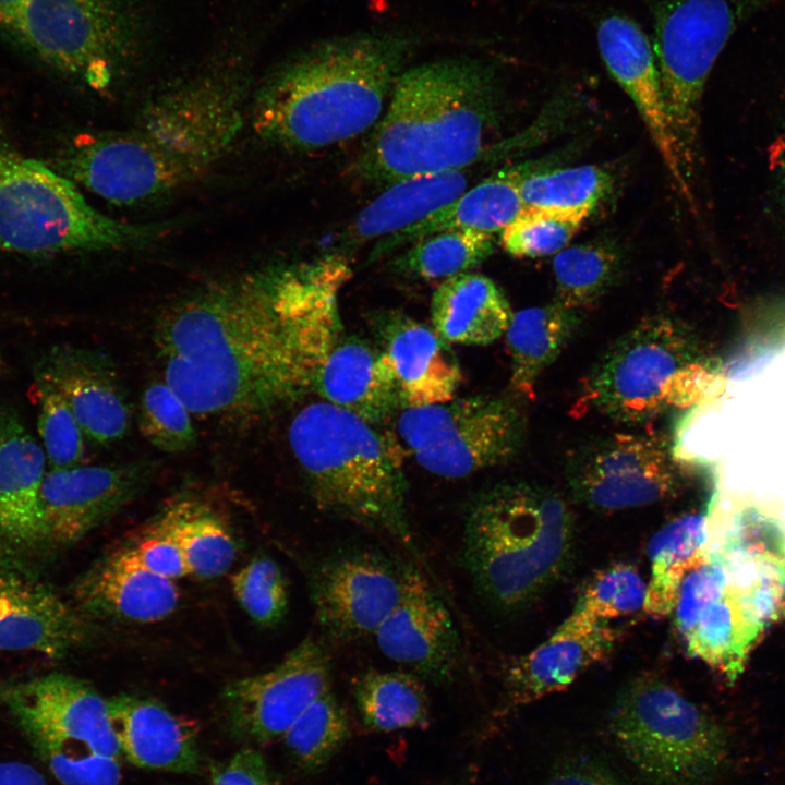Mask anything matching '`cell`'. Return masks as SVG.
<instances>
[{
    "label": "cell",
    "instance_id": "cell-11",
    "mask_svg": "<svg viewBox=\"0 0 785 785\" xmlns=\"http://www.w3.org/2000/svg\"><path fill=\"white\" fill-rule=\"evenodd\" d=\"M0 701L62 785H119L122 752L104 699L86 681L50 673L0 685Z\"/></svg>",
    "mask_w": 785,
    "mask_h": 785
},
{
    "label": "cell",
    "instance_id": "cell-28",
    "mask_svg": "<svg viewBox=\"0 0 785 785\" xmlns=\"http://www.w3.org/2000/svg\"><path fill=\"white\" fill-rule=\"evenodd\" d=\"M313 392L377 425L402 409L391 363L379 346L343 335L319 369Z\"/></svg>",
    "mask_w": 785,
    "mask_h": 785
},
{
    "label": "cell",
    "instance_id": "cell-30",
    "mask_svg": "<svg viewBox=\"0 0 785 785\" xmlns=\"http://www.w3.org/2000/svg\"><path fill=\"white\" fill-rule=\"evenodd\" d=\"M512 316L502 289L473 271L440 281L431 300V327L448 345H490L505 335Z\"/></svg>",
    "mask_w": 785,
    "mask_h": 785
},
{
    "label": "cell",
    "instance_id": "cell-16",
    "mask_svg": "<svg viewBox=\"0 0 785 785\" xmlns=\"http://www.w3.org/2000/svg\"><path fill=\"white\" fill-rule=\"evenodd\" d=\"M330 672L326 650L309 637L269 671L231 681L222 699L233 732L259 744L281 739L330 690Z\"/></svg>",
    "mask_w": 785,
    "mask_h": 785
},
{
    "label": "cell",
    "instance_id": "cell-21",
    "mask_svg": "<svg viewBox=\"0 0 785 785\" xmlns=\"http://www.w3.org/2000/svg\"><path fill=\"white\" fill-rule=\"evenodd\" d=\"M35 378L62 395L89 443L110 446L126 435L130 406L112 364L102 354L53 348L37 362Z\"/></svg>",
    "mask_w": 785,
    "mask_h": 785
},
{
    "label": "cell",
    "instance_id": "cell-26",
    "mask_svg": "<svg viewBox=\"0 0 785 785\" xmlns=\"http://www.w3.org/2000/svg\"><path fill=\"white\" fill-rule=\"evenodd\" d=\"M46 463L19 413L0 407V540L17 548L44 546L39 493Z\"/></svg>",
    "mask_w": 785,
    "mask_h": 785
},
{
    "label": "cell",
    "instance_id": "cell-17",
    "mask_svg": "<svg viewBox=\"0 0 785 785\" xmlns=\"http://www.w3.org/2000/svg\"><path fill=\"white\" fill-rule=\"evenodd\" d=\"M404 568L366 550L324 559L311 580L317 621L338 640L374 635L400 600Z\"/></svg>",
    "mask_w": 785,
    "mask_h": 785
},
{
    "label": "cell",
    "instance_id": "cell-51",
    "mask_svg": "<svg viewBox=\"0 0 785 785\" xmlns=\"http://www.w3.org/2000/svg\"><path fill=\"white\" fill-rule=\"evenodd\" d=\"M4 369H5V364H4V360H3V357H2L1 351H0V376H1L2 373L4 372Z\"/></svg>",
    "mask_w": 785,
    "mask_h": 785
},
{
    "label": "cell",
    "instance_id": "cell-5",
    "mask_svg": "<svg viewBox=\"0 0 785 785\" xmlns=\"http://www.w3.org/2000/svg\"><path fill=\"white\" fill-rule=\"evenodd\" d=\"M575 522L555 491L507 482L482 491L469 504L461 558L480 593L497 609H523L570 567Z\"/></svg>",
    "mask_w": 785,
    "mask_h": 785
},
{
    "label": "cell",
    "instance_id": "cell-15",
    "mask_svg": "<svg viewBox=\"0 0 785 785\" xmlns=\"http://www.w3.org/2000/svg\"><path fill=\"white\" fill-rule=\"evenodd\" d=\"M566 481L588 508L614 511L660 503L680 487V472L666 442L655 435L613 433L575 448Z\"/></svg>",
    "mask_w": 785,
    "mask_h": 785
},
{
    "label": "cell",
    "instance_id": "cell-22",
    "mask_svg": "<svg viewBox=\"0 0 785 785\" xmlns=\"http://www.w3.org/2000/svg\"><path fill=\"white\" fill-rule=\"evenodd\" d=\"M619 632L608 623L575 611L543 643L514 660L505 684L511 705H522L567 688L613 651Z\"/></svg>",
    "mask_w": 785,
    "mask_h": 785
},
{
    "label": "cell",
    "instance_id": "cell-20",
    "mask_svg": "<svg viewBox=\"0 0 785 785\" xmlns=\"http://www.w3.org/2000/svg\"><path fill=\"white\" fill-rule=\"evenodd\" d=\"M373 636L386 657L416 676L444 683L456 669L460 641L450 613L414 567L406 566L400 600Z\"/></svg>",
    "mask_w": 785,
    "mask_h": 785
},
{
    "label": "cell",
    "instance_id": "cell-13",
    "mask_svg": "<svg viewBox=\"0 0 785 785\" xmlns=\"http://www.w3.org/2000/svg\"><path fill=\"white\" fill-rule=\"evenodd\" d=\"M0 31L95 88L111 83L134 45L132 22L119 0H0Z\"/></svg>",
    "mask_w": 785,
    "mask_h": 785
},
{
    "label": "cell",
    "instance_id": "cell-48",
    "mask_svg": "<svg viewBox=\"0 0 785 785\" xmlns=\"http://www.w3.org/2000/svg\"><path fill=\"white\" fill-rule=\"evenodd\" d=\"M774 348L764 343H751L745 347L727 366L729 376L742 379L757 372L774 354Z\"/></svg>",
    "mask_w": 785,
    "mask_h": 785
},
{
    "label": "cell",
    "instance_id": "cell-4",
    "mask_svg": "<svg viewBox=\"0 0 785 785\" xmlns=\"http://www.w3.org/2000/svg\"><path fill=\"white\" fill-rule=\"evenodd\" d=\"M500 108L495 70L451 57L407 68L352 165L385 188L403 179L464 170L486 156Z\"/></svg>",
    "mask_w": 785,
    "mask_h": 785
},
{
    "label": "cell",
    "instance_id": "cell-8",
    "mask_svg": "<svg viewBox=\"0 0 785 785\" xmlns=\"http://www.w3.org/2000/svg\"><path fill=\"white\" fill-rule=\"evenodd\" d=\"M720 386L686 328L666 315L643 318L616 339L581 383L576 410L639 423L702 401Z\"/></svg>",
    "mask_w": 785,
    "mask_h": 785
},
{
    "label": "cell",
    "instance_id": "cell-35",
    "mask_svg": "<svg viewBox=\"0 0 785 785\" xmlns=\"http://www.w3.org/2000/svg\"><path fill=\"white\" fill-rule=\"evenodd\" d=\"M164 515L179 542L190 575L212 579L228 571L235 559L237 546L217 515L191 498L173 503Z\"/></svg>",
    "mask_w": 785,
    "mask_h": 785
},
{
    "label": "cell",
    "instance_id": "cell-40",
    "mask_svg": "<svg viewBox=\"0 0 785 785\" xmlns=\"http://www.w3.org/2000/svg\"><path fill=\"white\" fill-rule=\"evenodd\" d=\"M29 396L37 406V428L50 469L83 464L85 437L62 395L50 384L35 378Z\"/></svg>",
    "mask_w": 785,
    "mask_h": 785
},
{
    "label": "cell",
    "instance_id": "cell-33",
    "mask_svg": "<svg viewBox=\"0 0 785 785\" xmlns=\"http://www.w3.org/2000/svg\"><path fill=\"white\" fill-rule=\"evenodd\" d=\"M357 710L365 727L374 732L426 728L428 697L413 673L366 671L352 684Z\"/></svg>",
    "mask_w": 785,
    "mask_h": 785
},
{
    "label": "cell",
    "instance_id": "cell-38",
    "mask_svg": "<svg viewBox=\"0 0 785 785\" xmlns=\"http://www.w3.org/2000/svg\"><path fill=\"white\" fill-rule=\"evenodd\" d=\"M495 250L491 233L473 230L442 231L411 243L392 261L400 274L425 280H445L471 271Z\"/></svg>",
    "mask_w": 785,
    "mask_h": 785
},
{
    "label": "cell",
    "instance_id": "cell-7",
    "mask_svg": "<svg viewBox=\"0 0 785 785\" xmlns=\"http://www.w3.org/2000/svg\"><path fill=\"white\" fill-rule=\"evenodd\" d=\"M785 612V552L734 538L702 551L684 575L672 611L688 653L734 680L766 628Z\"/></svg>",
    "mask_w": 785,
    "mask_h": 785
},
{
    "label": "cell",
    "instance_id": "cell-41",
    "mask_svg": "<svg viewBox=\"0 0 785 785\" xmlns=\"http://www.w3.org/2000/svg\"><path fill=\"white\" fill-rule=\"evenodd\" d=\"M192 413L165 381L150 383L143 391L138 428L155 448L178 454L196 443Z\"/></svg>",
    "mask_w": 785,
    "mask_h": 785
},
{
    "label": "cell",
    "instance_id": "cell-49",
    "mask_svg": "<svg viewBox=\"0 0 785 785\" xmlns=\"http://www.w3.org/2000/svg\"><path fill=\"white\" fill-rule=\"evenodd\" d=\"M0 785H47L39 771L20 761L0 762Z\"/></svg>",
    "mask_w": 785,
    "mask_h": 785
},
{
    "label": "cell",
    "instance_id": "cell-46",
    "mask_svg": "<svg viewBox=\"0 0 785 785\" xmlns=\"http://www.w3.org/2000/svg\"><path fill=\"white\" fill-rule=\"evenodd\" d=\"M544 785H637L597 753L570 750L553 763Z\"/></svg>",
    "mask_w": 785,
    "mask_h": 785
},
{
    "label": "cell",
    "instance_id": "cell-39",
    "mask_svg": "<svg viewBox=\"0 0 785 785\" xmlns=\"http://www.w3.org/2000/svg\"><path fill=\"white\" fill-rule=\"evenodd\" d=\"M350 736V722L331 690L317 698L282 736L293 762L305 773L321 771Z\"/></svg>",
    "mask_w": 785,
    "mask_h": 785
},
{
    "label": "cell",
    "instance_id": "cell-42",
    "mask_svg": "<svg viewBox=\"0 0 785 785\" xmlns=\"http://www.w3.org/2000/svg\"><path fill=\"white\" fill-rule=\"evenodd\" d=\"M588 217L578 213L526 209L500 231V245L517 258L557 254L580 231Z\"/></svg>",
    "mask_w": 785,
    "mask_h": 785
},
{
    "label": "cell",
    "instance_id": "cell-18",
    "mask_svg": "<svg viewBox=\"0 0 785 785\" xmlns=\"http://www.w3.org/2000/svg\"><path fill=\"white\" fill-rule=\"evenodd\" d=\"M154 472L149 461L47 471L39 493L44 546L61 550L81 541L136 497Z\"/></svg>",
    "mask_w": 785,
    "mask_h": 785
},
{
    "label": "cell",
    "instance_id": "cell-2",
    "mask_svg": "<svg viewBox=\"0 0 785 785\" xmlns=\"http://www.w3.org/2000/svg\"><path fill=\"white\" fill-rule=\"evenodd\" d=\"M244 99L235 73L201 74L152 99L130 128L78 135L63 171L113 204L166 196L225 157L242 130Z\"/></svg>",
    "mask_w": 785,
    "mask_h": 785
},
{
    "label": "cell",
    "instance_id": "cell-1",
    "mask_svg": "<svg viewBox=\"0 0 785 785\" xmlns=\"http://www.w3.org/2000/svg\"><path fill=\"white\" fill-rule=\"evenodd\" d=\"M339 297L327 280L274 268L193 293L156 322L165 382L192 414L261 419L313 392L345 335Z\"/></svg>",
    "mask_w": 785,
    "mask_h": 785
},
{
    "label": "cell",
    "instance_id": "cell-45",
    "mask_svg": "<svg viewBox=\"0 0 785 785\" xmlns=\"http://www.w3.org/2000/svg\"><path fill=\"white\" fill-rule=\"evenodd\" d=\"M129 548L146 569L156 575L171 580L190 575L179 542L164 514Z\"/></svg>",
    "mask_w": 785,
    "mask_h": 785
},
{
    "label": "cell",
    "instance_id": "cell-29",
    "mask_svg": "<svg viewBox=\"0 0 785 785\" xmlns=\"http://www.w3.org/2000/svg\"><path fill=\"white\" fill-rule=\"evenodd\" d=\"M539 166L540 162L532 161L499 170L415 224L377 240L367 262L442 231L500 233L526 210L521 182Z\"/></svg>",
    "mask_w": 785,
    "mask_h": 785
},
{
    "label": "cell",
    "instance_id": "cell-50",
    "mask_svg": "<svg viewBox=\"0 0 785 785\" xmlns=\"http://www.w3.org/2000/svg\"><path fill=\"white\" fill-rule=\"evenodd\" d=\"M781 182H782L783 192L785 194V149H784L782 165H781Z\"/></svg>",
    "mask_w": 785,
    "mask_h": 785
},
{
    "label": "cell",
    "instance_id": "cell-24",
    "mask_svg": "<svg viewBox=\"0 0 785 785\" xmlns=\"http://www.w3.org/2000/svg\"><path fill=\"white\" fill-rule=\"evenodd\" d=\"M376 329L395 373L402 409L455 398L462 373L449 345L432 327L389 312L379 316Z\"/></svg>",
    "mask_w": 785,
    "mask_h": 785
},
{
    "label": "cell",
    "instance_id": "cell-19",
    "mask_svg": "<svg viewBox=\"0 0 785 785\" xmlns=\"http://www.w3.org/2000/svg\"><path fill=\"white\" fill-rule=\"evenodd\" d=\"M596 39L607 70L637 108L675 188L693 203L691 179L665 104L649 38L633 20L609 14L600 20Z\"/></svg>",
    "mask_w": 785,
    "mask_h": 785
},
{
    "label": "cell",
    "instance_id": "cell-12",
    "mask_svg": "<svg viewBox=\"0 0 785 785\" xmlns=\"http://www.w3.org/2000/svg\"><path fill=\"white\" fill-rule=\"evenodd\" d=\"M777 1L649 0L664 99L690 178L701 98L713 65L741 23Z\"/></svg>",
    "mask_w": 785,
    "mask_h": 785
},
{
    "label": "cell",
    "instance_id": "cell-23",
    "mask_svg": "<svg viewBox=\"0 0 785 785\" xmlns=\"http://www.w3.org/2000/svg\"><path fill=\"white\" fill-rule=\"evenodd\" d=\"M80 613L45 584L0 569V650L61 659L85 639Z\"/></svg>",
    "mask_w": 785,
    "mask_h": 785
},
{
    "label": "cell",
    "instance_id": "cell-43",
    "mask_svg": "<svg viewBox=\"0 0 785 785\" xmlns=\"http://www.w3.org/2000/svg\"><path fill=\"white\" fill-rule=\"evenodd\" d=\"M647 583L629 564L618 563L597 572L585 585L575 611L607 623L644 611Z\"/></svg>",
    "mask_w": 785,
    "mask_h": 785
},
{
    "label": "cell",
    "instance_id": "cell-31",
    "mask_svg": "<svg viewBox=\"0 0 785 785\" xmlns=\"http://www.w3.org/2000/svg\"><path fill=\"white\" fill-rule=\"evenodd\" d=\"M467 186L464 170L395 182L358 214L342 237L345 244H362L402 230L454 201Z\"/></svg>",
    "mask_w": 785,
    "mask_h": 785
},
{
    "label": "cell",
    "instance_id": "cell-10",
    "mask_svg": "<svg viewBox=\"0 0 785 785\" xmlns=\"http://www.w3.org/2000/svg\"><path fill=\"white\" fill-rule=\"evenodd\" d=\"M160 231L101 214L72 180L0 138V249L34 256L117 250L147 243Z\"/></svg>",
    "mask_w": 785,
    "mask_h": 785
},
{
    "label": "cell",
    "instance_id": "cell-47",
    "mask_svg": "<svg viewBox=\"0 0 785 785\" xmlns=\"http://www.w3.org/2000/svg\"><path fill=\"white\" fill-rule=\"evenodd\" d=\"M210 785H274L263 756L251 747L215 765Z\"/></svg>",
    "mask_w": 785,
    "mask_h": 785
},
{
    "label": "cell",
    "instance_id": "cell-34",
    "mask_svg": "<svg viewBox=\"0 0 785 785\" xmlns=\"http://www.w3.org/2000/svg\"><path fill=\"white\" fill-rule=\"evenodd\" d=\"M705 542V517L697 514L668 522L651 538L647 547L651 563L644 605L648 614H672L681 579Z\"/></svg>",
    "mask_w": 785,
    "mask_h": 785
},
{
    "label": "cell",
    "instance_id": "cell-14",
    "mask_svg": "<svg viewBox=\"0 0 785 785\" xmlns=\"http://www.w3.org/2000/svg\"><path fill=\"white\" fill-rule=\"evenodd\" d=\"M402 410L399 444L422 469L442 478H466L507 462L523 444V413L504 397H455Z\"/></svg>",
    "mask_w": 785,
    "mask_h": 785
},
{
    "label": "cell",
    "instance_id": "cell-37",
    "mask_svg": "<svg viewBox=\"0 0 785 785\" xmlns=\"http://www.w3.org/2000/svg\"><path fill=\"white\" fill-rule=\"evenodd\" d=\"M612 185V174L596 165L553 169L539 166L526 174L520 192L527 210L590 216Z\"/></svg>",
    "mask_w": 785,
    "mask_h": 785
},
{
    "label": "cell",
    "instance_id": "cell-27",
    "mask_svg": "<svg viewBox=\"0 0 785 785\" xmlns=\"http://www.w3.org/2000/svg\"><path fill=\"white\" fill-rule=\"evenodd\" d=\"M122 756L133 765L172 773L200 768L195 725L157 701L122 693L108 699Z\"/></svg>",
    "mask_w": 785,
    "mask_h": 785
},
{
    "label": "cell",
    "instance_id": "cell-52",
    "mask_svg": "<svg viewBox=\"0 0 785 785\" xmlns=\"http://www.w3.org/2000/svg\"><path fill=\"white\" fill-rule=\"evenodd\" d=\"M443 785H463V784H462L461 782H454V781H452V782H447V783H445V784H443Z\"/></svg>",
    "mask_w": 785,
    "mask_h": 785
},
{
    "label": "cell",
    "instance_id": "cell-36",
    "mask_svg": "<svg viewBox=\"0 0 785 785\" xmlns=\"http://www.w3.org/2000/svg\"><path fill=\"white\" fill-rule=\"evenodd\" d=\"M621 265L620 253L611 243L566 246L553 258L555 302L578 312L592 307L615 285Z\"/></svg>",
    "mask_w": 785,
    "mask_h": 785
},
{
    "label": "cell",
    "instance_id": "cell-32",
    "mask_svg": "<svg viewBox=\"0 0 785 785\" xmlns=\"http://www.w3.org/2000/svg\"><path fill=\"white\" fill-rule=\"evenodd\" d=\"M580 312L557 302L514 313L505 333L512 391L533 399L542 373L558 358L580 324Z\"/></svg>",
    "mask_w": 785,
    "mask_h": 785
},
{
    "label": "cell",
    "instance_id": "cell-6",
    "mask_svg": "<svg viewBox=\"0 0 785 785\" xmlns=\"http://www.w3.org/2000/svg\"><path fill=\"white\" fill-rule=\"evenodd\" d=\"M288 439L321 510L412 547L403 449L394 435L321 400L293 416Z\"/></svg>",
    "mask_w": 785,
    "mask_h": 785
},
{
    "label": "cell",
    "instance_id": "cell-44",
    "mask_svg": "<svg viewBox=\"0 0 785 785\" xmlns=\"http://www.w3.org/2000/svg\"><path fill=\"white\" fill-rule=\"evenodd\" d=\"M233 594L243 611L262 627L277 625L289 603L287 578L271 558L251 560L231 578Z\"/></svg>",
    "mask_w": 785,
    "mask_h": 785
},
{
    "label": "cell",
    "instance_id": "cell-9",
    "mask_svg": "<svg viewBox=\"0 0 785 785\" xmlns=\"http://www.w3.org/2000/svg\"><path fill=\"white\" fill-rule=\"evenodd\" d=\"M607 726L621 754L653 785H710L729 760L723 727L654 675L619 690Z\"/></svg>",
    "mask_w": 785,
    "mask_h": 785
},
{
    "label": "cell",
    "instance_id": "cell-25",
    "mask_svg": "<svg viewBox=\"0 0 785 785\" xmlns=\"http://www.w3.org/2000/svg\"><path fill=\"white\" fill-rule=\"evenodd\" d=\"M78 608L94 616L149 624L179 603L174 580L146 569L128 547L97 561L73 585Z\"/></svg>",
    "mask_w": 785,
    "mask_h": 785
},
{
    "label": "cell",
    "instance_id": "cell-3",
    "mask_svg": "<svg viewBox=\"0 0 785 785\" xmlns=\"http://www.w3.org/2000/svg\"><path fill=\"white\" fill-rule=\"evenodd\" d=\"M416 40L396 31L324 40L282 65L259 90L253 129L265 142L316 152L371 131Z\"/></svg>",
    "mask_w": 785,
    "mask_h": 785
}]
</instances>
